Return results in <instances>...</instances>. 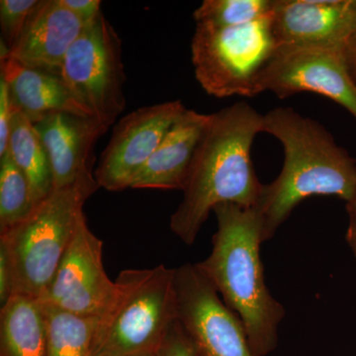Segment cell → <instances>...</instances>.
Returning a JSON list of instances; mask_svg holds the SVG:
<instances>
[{
  "mask_svg": "<svg viewBox=\"0 0 356 356\" xmlns=\"http://www.w3.org/2000/svg\"><path fill=\"white\" fill-rule=\"evenodd\" d=\"M348 214V227L346 231V242L356 259V194L355 197L346 202Z\"/></svg>",
  "mask_w": 356,
  "mask_h": 356,
  "instance_id": "28",
  "label": "cell"
},
{
  "mask_svg": "<svg viewBox=\"0 0 356 356\" xmlns=\"http://www.w3.org/2000/svg\"><path fill=\"white\" fill-rule=\"evenodd\" d=\"M7 152L29 180L35 201L41 203L53 191L50 159L34 124L16 108Z\"/></svg>",
  "mask_w": 356,
  "mask_h": 356,
  "instance_id": "18",
  "label": "cell"
},
{
  "mask_svg": "<svg viewBox=\"0 0 356 356\" xmlns=\"http://www.w3.org/2000/svg\"><path fill=\"white\" fill-rule=\"evenodd\" d=\"M102 252L103 242L89 229L83 214L40 301L81 317H102L117 291L116 282L105 271Z\"/></svg>",
  "mask_w": 356,
  "mask_h": 356,
  "instance_id": "9",
  "label": "cell"
},
{
  "mask_svg": "<svg viewBox=\"0 0 356 356\" xmlns=\"http://www.w3.org/2000/svg\"><path fill=\"white\" fill-rule=\"evenodd\" d=\"M211 114L186 109L134 179L131 188L184 191L199 142Z\"/></svg>",
  "mask_w": 356,
  "mask_h": 356,
  "instance_id": "15",
  "label": "cell"
},
{
  "mask_svg": "<svg viewBox=\"0 0 356 356\" xmlns=\"http://www.w3.org/2000/svg\"><path fill=\"white\" fill-rule=\"evenodd\" d=\"M278 47L341 50L356 29V0H273Z\"/></svg>",
  "mask_w": 356,
  "mask_h": 356,
  "instance_id": "12",
  "label": "cell"
},
{
  "mask_svg": "<svg viewBox=\"0 0 356 356\" xmlns=\"http://www.w3.org/2000/svg\"><path fill=\"white\" fill-rule=\"evenodd\" d=\"M33 124L50 159L53 191L92 172L96 142L108 130L97 119L55 112Z\"/></svg>",
  "mask_w": 356,
  "mask_h": 356,
  "instance_id": "13",
  "label": "cell"
},
{
  "mask_svg": "<svg viewBox=\"0 0 356 356\" xmlns=\"http://www.w3.org/2000/svg\"><path fill=\"white\" fill-rule=\"evenodd\" d=\"M41 0H1L0 1V26L1 44L8 50L20 38L28 21L36 10Z\"/></svg>",
  "mask_w": 356,
  "mask_h": 356,
  "instance_id": "22",
  "label": "cell"
},
{
  "mask_svg": "<svg viewBox=\"0 0 356 356\" xmlns=\"http://www.w3.org/2000/svg\"><path fill=\"white\" fill-rule=\"evenodd\" d=\"M84 27L60 0H41L6 57L60 76L65 55Z\"/></svg>",
  "mask_w": 356,
  "mask_h": 356,
  "instance_id": "14",
  "label": "cell"
},
{
  "mask_svg": "<svg viewBox=\"0 0 356 356\" xmlns=\"http://www.w3.org/2000/svg\"><path fill=\"white\" fill-rule=\"evenodd\" d=\"M99 188L92 172L55 189L31 216L0 234L13 269V295L39 299L55 276L69 247L86 200Z\"/></svg>",
  "mask_w": 356,
  "mask_h": 356,
  "instance_id": "5",
  "label": "cell"
},
{
  "mask_svg": "<svg viewBox=\"0 0 356 356\" xmlns=\"http://www.w3.org/2000/svg\"><path fill=\"white\" fill-rule=\"evenodd\" d=\"M177 321L195 356H254L242 321L197 264L175 268Z\"/></svg>",
  "mask_w": 356,
  "mask_h": 356,
  "instance_id": "8",
  "label": "cell"
},
{
  "mask_svg": "<svg viewBox=\"0 0 356 356\" xmlns=\"http://www.w3.org/2000/svg\"><path fill=\"white\" fill-rule=\"evenodd\" d=\"M213 212L217 231L212 252L196 264L242 321L252 355H268L277 344L285 311L264 280L261 217L254 207L236 203L219 204Z\"/></svg>",
  "mask_w": 356,
  "mask_h": 356,
  "instance_id": "3",
  "label": "cell"
},
{
  "mask_svg": "<svg viewBox=\"0 0 356 356\" xmlns=\"http://www.w3.org/2000/svg\"><path fill=\"white\" fill-rule=\"evenodd\" d=\"M13 296V269L8 250L0 241V308Z\"/></svg>",
  "mask_w": 356,
  "mask_h": 356,
  "instance_id": "25",
  "label": "cell"
},
{
  "mask_svg": "<svg viewBox=\"0 0 356 356\" xmlns=\"http://www.w3.org/2000/svg\"><path fill=\"white\" fill-rule=\"evenodd\" d=\"M156 353H147V355H136V356H156Z\"/></svg>",
  "mask_w": 356,
  "mask_h": 356,
  "instance_id": "29",
  "label": "cell"
},
{
  "mask_svg": "<svg viewBox=\"0 0 356 356\" xmlns=\"http://www.w3.org/2000/svg\"><path fill=\"white\" fill-rule=\"evenodd\" d=\"M15 106L10 89L6 81L0 76V158L8 151L9 136Z\"/></svg>",
  "mask_w": 356,
  "mask_h": 356,
  "instance_id": "23",
  "label": "cell"
},
{
  "mask_svg": "<svg viewBox=\"0 0 356 356\" xmlns=\"http://www.w3.org/2000/svg\"><path fill=\"white\" fill-rule=\"evenodd\" d=\"M156 356H195L178 321L172 325Z\"/></svg>",
  "mask_w": 356,
  "mask_h": 356,
  "instance_id": "24",
  "label": "cell"
},
{
  "mask_svg": "<svg viewBox=\"0 0 356 356\" xmlns=\"http://www.w3.org/2000/svg\"><path fill=\"white\" fill-rule=\"evenodd\" d=\"M259 88L281 99L297 93H317L343 106L356 120V86L337 50L278 47L262 72Z\"/></svg>",
  "mask_w": 356,
  "mask_h": 356,
  "instance_id": "11",
  "label": "cell"
},
{
  "mask_svg": "<svg viewBox=\"0 0 356 356\" xmlns=\"http://www.w3.org/2000/svg\"><path fill=\"white\" fill-rule=\"evenodd\" d=\"M0 309V356H46L48 329L42 302L14 294Z\"/></svg>",
  "mask_w": 356,
  "mask_h": 356,
  "instance_id": "17",
  "label": "cell"
},
{
  "mask_svg": "<svg viewBox=\"0 0 356 356\" xmlns=\"http://www.w3.org/2000/svg\"><path fill=\"white\" fill-rule=\"evenodd\" d=\"M271 17L273 14L236 27L196 24L192 65L208 95L217 98L261 95L259 79L278 49Z\"/></svg>",
  "mask_w": 356,
  "mask_h": 356,
  "instance_id": "6",
  "label": "cell"
},
{
  "mask_svg": "<svg viewBox=\"0 0 356 356\" xmlns=\"http://www.w3.org/2000/svg\"><path fill=\"white\" fill-rule=\"evenodd\" d=\"M60 76L105 127L109 129L125 109L122 42L102 13L86 25L67 51Z\"/></svg>",
  "mask_w": 356,
  "mask_h": 356,
  "instance_id": "7",
  "label": "cell"
},
{
  "mask_svg": "<svg viewBox=\"0 0 356 356\" xmlns=\"http://www.w3.org/2000/svg\"><path fill=\"white\" fill-rule=\"evenodd\" d=\"M262 132L280 140L284 151L280 175L264 184L254 206L264 243L275 235L304 199L336 196L348 202L355 197L356 161L337 146L322 124L290 107H278L264 115Z\"/></svg>",
  "mask_w": 356,
  "mask_h": 356,
  "instance_id": "2",
  "label": "cell"
},
{
  "mask_svg": "<svg viewBox=\"0 0 356 356\" xmlns=\"http://www.w3.org/2000/svg\"><path fill=\"white\" fill-rule=\"evenodd\" d=\"M180 100L134 110L115 126L95 177L99 188L122 191L146 165L163 138L184 113Z\"/></svg>",
  "mask_w": 356,
  "mask_h": 356,
  "instance_id": "10",
  "label": "cell"
},
{
  "mask_svg": "<svg viewBox=\"0 0 356 356\" xmlns=\"http://www.w3.org/2000/svg\"><path fill=\"white\" fill-rule=\"evenodd\" d=\"M43 306L48 329L46 356H93L98 318L81 317Z\"/></svg>",
  "mask_w": 356,
  "mask_h": 356,
  "instance_id": "19",
  "label": "cell"
},
{
  "mask_svg": "<svg viewBox=\"0 0 356 356\" xmlns=\"http://www.w3.org/2000/svg\"><path fill=\"white\" fill-rule=\"evenodd\" d=\"M264 115L245 102L211 114L192 161L181 202L170 228L191 245L210 213L222 203L254 207L264 184L255 173L252 147Z\"/></svg>",
  "mask_w": 356,
  "mask_h": 356,
  "instance_id": "1",
  "label": "cell"
},
{
  "mask_svg": "<svg viewBox=\"0 0 356 356\" xmlns=\"http://www.w3.org/2000/svg\"><path fill=\"white\" fill-rule=\"evenodd\" d=\"M0 76L8 84L14 106L32 123L55 112L93 117L60 74L26 67L10 57L0 58Z\"/></svg>",
  "mask_w": 356,
  "mask_h": 356,
  "instance_id": "16",
  "label": "cell"
},
{
  "mask_svg": "<svg viewBox=\"0 0 356 356\" xmlns=\"http://www.w3.org/2000/svg\"><path fill=\"white\" fill-rule=\"evenodd\" d=\"M106 313L98 318L93 356L158 353L177 321L175 268L126 269Z\"/></svg>",
  "mask_w": 356,
  "mask_h": 356,
  "instance_id": "4",
  "label": "cell"
},
{
  "mask_svg": "<svg viewBox=\"0 0 356 356\" xmlns=\"http://www.w3.org/2000/svg\"><path fill=\"white\" fill-rule=\"evenodd\" d=\"M339 53L343 58L348 76L356 86V29L346 40Z\"/></svg>",
  "mask_w": 356,
  "mask_h": 356,
  "instance_id": "27",
  "label": "cell"
},
{
  "mask_svg": "<svg viewBox=\"0 0 356 356\" xmlns=\"http://www.w3.org/2000/svg\"><path fill=\"white\" fill-rule=\"evenodd\" d=\"M273 0H204L193 13L196 24L236 27L273 14Z\"/></svg>",
  "mask_w": 356,
  "mask_h": 356,
  "instance_id": "21",
  "label": "cell"
},
{
  "mask_svg": "<svg viewBox=\"0 0 356 356\" xmlns=\"http://www.w3.org/2000/svg\"><path fill=\"white\" fill-rule=\"evenodd\" d=\"M64 6L76 15L84 25L95 21L102 11V1L99 0H60Z\"/></svg>",
  "mask_w": 356,
  "mask_h": 356,
  "instance_id": "26",
  "label": "cell"
},
{
  "mask_svg": "<svg viewBox=\"0 0 356 356\" xmlns=\"http://www.w3.org/2000/svg\"><path fill=\"white\" fill-rule=\"evenodd\" d=\"M37 206L29 180L7 152L0 158V234L27 220Z\"/></svg>",
  "mask_w": 356,
  "mask_h": 356,
  "instance_id": "20",
  "label": "cell"
}]
</instances>
